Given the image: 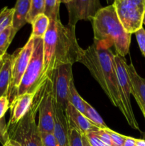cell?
Returning a JSON list of instances; mask_svg holds the SVG:
<instances>
[{"label":"cell","mask_w":145,"mask_h":146,"mask_svg":"<svg viewBox=\"0 0 145 146\" xmlns=\"http://www.w3.org/2000/svg\"><path fill=\"white\" fill-rule=\"evenodd\" d=\"M34 37L30 36L25 45L17 49L14 54H11V78L7 93V97L10 104L17 96L18 88L31 59V54L34 50Z\"/></svg>","instance_id":"ba28073f"},{"label":"cell","mask_w":145,"mask_h":146,"mask_svg":"<svg viewBox=\"0 0 145 146\" xmlns=\"http://www.w3.org/2000/svg\"><path fill=\"white\" fill-rule=\"evenodd\" d=\"M55 101L53 94L52 81L47 78L44 86L42 97L38 109V128L40 133L53 132Z\"/></svg>","instance_id":"30bf717a"},{"label":"cell","mask_w":145,"mask_h":146,"mask_svg":"<svg viewBox=\"0 0 145 146\" xmlns=\"http://www.w3.org/2000/svg\"><path fill=\"white\" fill-rule=\"evenodd\" d=\"M49 24L50 19L45 14H41L37 16L31 22V36L43 38L48 30Z\"/></svg>","instance_id":"ac0fdd59"},{"label":"cell","mask_w":145,"mask_h":146,"mask_svg":"<svg viewBox=\"0 0 145 146\" xmlns=\"http://www.w3.org/2000/svg\"><path fill=\"white\" fill-rule=\"evenodd\" d=\"M79 63L88 68L112 105L119 108L123 113V106L118 88L115 54L110 48L94 42L84 50Z\"/></svg>","instance_id":"7a4b0ae2"},{"label":"cell","mask_w":145,"mask_h":146,"mask_svg":"<svg viewBox=\"0 0 145 146\" xmlns=\"http://www.w3.org/2000/svg\"><path fill=\"white\" fill-rule=\"evenodd\" d=\"M106 131L110 135L112 146H124V143H125L127 137L126 135L118 133L109 129V128H106Z\"/></svg>","instance_id":"4316f807"},{"label":"cell","mask_w":145,"mask_h":146,"mask_svg":"<svg viewBox=\"0 0 145 146\" xmlns=\"http://www.w3.org/2000/svg\"><path fill=\"white\" fill-rule=\"evenodd\" d=\"M135 146H145V140L144 139H137L136 141V145Z\"/></svg>","instance_id":"d590c367"},{"label":"cell","mask_w":145,"mask_h":146,"mask_svg":"<svg viewBox=\"0 0 145 146\" xmlns=\"http://www.w3.org/2000/svg\"><path fill=\"white\" fill-rule=\"evenodd\" d=\"M87 139L89 141L91 146H106L102 143V141L98 138L95 132H90L85 134Z\"/></svg>","instance_id":"4dcf8cb0"},{"label":"cell","mask_w":145,"mask_h":146,"mask_svg":"<svg viewBox=\"0 0 145 146\" xmlns=\"http://www.w3.org/2000/svg\"><path fill=\"white\" fill-rule=\"evenodd\" d=\"M34 37V36H33ZM44 74V40L34 37V46L31 59L18 88V96L37 91L45 80Z\"/></svg>","instance_id":"5b68a950"},{"label":"cell","mask_w":145,"mask_h":146,"mask_svg":"<svg viewBox=\"0 0 145 146\" xmlns=\"http://www.w3.org/2000/svg\"><path fill=\"white\" fill-rule=\"evenodd\" d=\"M140 51L145 57V29L142 27L134 33Z\"/></svg>","instance_id":"83f0119b"},{"label":"cell","mask_w":145,"mask_h":146,"mask_svg":"<svg viewBox=\"0 0 145 146\" xmlns=\"http://www.w3.org/2000/svg\"><path fill=\"white\" fill-rule=\"evenodd\" d=\"M36 92L37 91L34 93H27L23 95L18 96L14 98V101L10 104L11 115L9 121L7 125V126H11L16 124L25 115L29 108Z\"/></svg>","instance_id":"5bb4252c"},{"label":"cell","mask_w":145,"mask_h":146,"mask_svg":"<svg viewBox=\"0 0 145 146\" xmlns=\"http://www.w3.org/2000/svg\"><path fill=\"white\" fill-rule=\"evenodd\" d=\"M14 8L4 7L0 10V34L8 27L12 26Z\"/></svg>","instance_id":"cb8c5ba5"},{"label":"cell","mask_w":145,"mask_h":146,"mask_svg":"<svg viewBox=\"0 0 145 146\" xmlns=\"http://www.w3.org/2000/svg\"><path fill=\"white\" fill-rule=\"evenodd\" d=\"M16 33L12 26H11L0 34V54L2 55L7 54V49Z\"/></svg>","instance_id":"ffe728a7"},{"label":"cell","mask_w":145,"mask_h":146,"mask_svg":"<svg viewBox=\"0 0 145 146\" xmlns=\"http://www.w3.org/2000/svg\"><path fill=\"white\" fill-rule=\"evenodd\" d=\"M45 0H31V8L27 17V23L31 24L38 15L44 14Z\"/></svg>","instance_id":"603a6c76"},{"label":"cell","mask_w":145,"mask_h":146,"mask_svg":"<svg viewBox=\"0 0 145 146\" xmlns=\"http://www.w3.org/2000/svg\"><path fill=\"white\" fill-rule=\"evenodd\" d=\"M9 107L10 103L7 96H3L0 97V121L4 118Z\"/></svg>","instance_id":"f1b7e54d"},{"label":"cell","mask_w":145,"mask_h":146,"mask_svg":"<svg viewBox=\"0 0 145 146\" xmlns=\"http://www.w3.org/2000/svg\"><path fill=\"white\" fill-rule=\"evenodd\" d=\"M94 42L110 48L114 46L116 54L125 57L129 54L132 34L125 31L113 5L102 7L91 20Z\"/></svg>","instance_id":"3957f363"},{"label":"cell","mask_w":145,"mask_h":146,"mask_svg":"<svg viewBox=\"0 0 145 146\" xmlns=\"http://www.w3.org/2000/svg\"><path fill=\"white\" fill-rule=\"evenodd\" d=\"M95 133L98 136V138L102 141L104 144L106 146H112V140H111L110 135L108 133L106 129H100L99 131H95Z\"/></svg>","instance_id":"f546056e"},{"label":"cell","mask_w":145,"mask_h":146,"mask_svg":"<svg viewBox=\"0 0 145 146\" xmlns=\"http://www.w3.org/2000/svg\"><path fill=\"white\" fill-rule=\"evenodd\" d=\"M106 1H107V4H109V5H111V4H113V2H114V1H115V0H106Z\"/></svg>","instance_id":"74e56055"},{"label":"cell","mask_w":145,"mask_h":146,"mask_svg":"<svg viewBox=\"0 0 145 146\" xmlns=\"http://www.w3.org/2000/svg\"><path fill=\"white\" fill-rule=\"evenodd\" d=\"M60 4H61L60 0H45L44 14H45L49 18V19H60Z\"/></svg>","instance_id":"7402d4cb"},{"label":"cell","mask_w":145,"mask_h":146,"mask_svg":"<svg viewBox=\"0 0 145 146\" xmlns=\"http://www.w3.org/2000/svg\"><path fill=\"white\" fill-rule=\"evenodd\" d=\"M69 124V146H83L82 134L73 125Z\"/></svg>","instance_id":"d4e9b609"},{"label":"cell","mask_w":145,"mask_h":146,"mask_svg":"<svg viewBox=\"0 0 145 146\" xmlns=\"http://www.w3.org/2000/svg\"><path fill=\"white\" fill-rule=\"evenodd\" d=\"M115 61L117 76L118 88L124 109L122 114L131 128L141 132L139 123L135 118L131 104V85L129 75L126 68V60L125 57L115 54Z\"/></svg>","instance_id":"52a82bcc"},{"label":"cell","mask_w":145,"mask_h":146,"mask_svg":"<svg viewBox=\"0 0 145 146\" xmlns=\"http://www.w3.org/2000/svg\"><path fill=\"white\" fill-rule=\"evenodd\" d=\"M131 85V94L136 100L142 113H145V79L136 72L133 64H126Z\"/></svg>","instance_id":"7c38bea8"},{"label":"cell","mask_w":145,"mask_h":146,"mask_svg":"<svg viewBox=\"0 0 145 146\" xmlns=\"http://www.w3.org/2000/svg\"><path fill=\"white\" fill-rule=\"evenodd\" d=\"M65 115L68 123L75 127L82 135L100 130V128L90 122L84 114L75 109L71 104H68L65 111Z\"/></svg>","instance_id":"9a60e30c"},{"label":"cell","mask_w":145,"mask_h":146,"mask_svg":"<svg viewBox=\"0 0 145 146\" xmlns=\"http://www.w3.org/2000/svg\"><path fill=\"white\" fill-rule=\"evenodd\" d=\"M4 55H5V54H4ZM4 55H2V54H0V63H1V61H2L3 57H4Z\"/></svg>","instance_id":"f35d334b"},{"label":"cell","mask_w":145,"mask_h":146,"mask_svg":"<svg viewBox=\"0 0 145 146\" xmlns=\"http://www.w3.org/2000/svg\"><path fill=\"white\" fill-rule=\"evenodd\" d=\"M85 115L90 122H92L94 125H96L100 129H106L108 128L107 125L104 122L102 117L95 111V108L88 102L86 103Z\"/></svg>","instance_id":"44dd1931"},{"label":"cell","mask_w":145,"mask_h":146,"mask_svg":"<svg viewBox=\"0 0 145 146\" xmlns=\"http://www.w3.org/2000/svg\"><path fill=\"white\" fill-rule=\"evenodd\" d=\"M69 104H71L75 109L78 110L81 113H85V108H86V101L82 99V97L80 96L78 92L75 88L74 81L71 82L70 86L69 91Z\"/></svg>","instance_id":"d6986e66"},{"label":"cell","mask_w":145,"mask_h":146,"mask_svg":"<svg viewBox=\"0 0 145 146\" xmlns=\"http://www.w3.org/2000/svg\"><path fill=\"white\" fill-rule=\"evenodd\" d=\"M143 115H144V119H145V113L143 114ZM142 139L145 140V132L143 133V138H142Z\"/></svg>","instance_id":"ab89813d"},{"label":"cell","mask_w":145,"mask_h":146,"mask_svg":"<svg viewBox=\"0 0 145 146\" xmlns=\"http://www.w3.org/2000/svg\"><path fill=\"white\" fill-rule=\"evenodd\" d=\"M72 64H62L57 67L48 78L52 81L54 101L65 112L69 104L70 86L73 81Z\"/></svg>","instance_id":"9c48e42d"},{"label":"cell","mask_w":145,"mask_h":146,"mask_svg":"<svg viewBox=\"0 0 145 146\" xmlns=\"http://www.w3.org/2000/svg\"><path fill=\"white\" fill-rule=\"evenodd\" d=\"M143 24H144L145 25V14H144V19H143Z\"/></svg>","instance_id":"60d3db41"},{"label":"cell","mask_w":145,"mask_h":146,"mask_svg":"<svg viewBox=\"0 0 145 146\" xmlns=\"http://www.w3.org/2000/svg\"><path fill=\"white\" fill-rule=\"evenodd\" d=\"M112 5L127 32L134 34L142 28L145 0H115Z\"/></svg>","instance_id":"8992f818"},{"label":"cell","mask_w":145,"mask_h":146,"mask_svg":"<svg viewBox=\"0 0 145 146\" xmlns=\"http://www.w3.org/2000/svg\"><path fill=\"white\" fill-rule=\"evenodd\" d=\"M42 146H59L53 133H40Z\"/></svg>","instance_id":"484cf974"},{"label":"cell","mask_w":145,"mask_h":146,"mask_svg":"<svg viewBox=\"0 0 145 146\" xmlns=\"http://www.w3.org/2000/svg\"><path fill=\"white\" fill-rule=\"evenodd\" d=\"M1 62L0 63V68H1Z\"/></svg>","instance_id":"b9f144b4"},{"label":"cell","mask_w":145,"mask_h":146,"mask_svg":"<svg viewBox=\"0 0 145 146\" xmlns=\"http://www.w3.org/2000/svg\"><path fill=\"white\" fill-rule=\"evenodd\" d=\"M7 141V127L5 121L3 118L0 121V143L4 145Z\"/></svg>","instance_id":"1f68e13d"},{"label":"cell","mask_w":145,"mask_h":146,"mask_svg":"<svg viewBox=\"0 0 145 146\" xmlns=\"http://www.w3.org/2000/svg\"><path fill=\"white\" fill-rule=\"evenodd\" d=\"M2 146H21L18 143H17L16 141H14V140L11 139H7V141H6L5 143Z\"/></svg>","instance_id":"836d02e7"},{"label":"cell","mask_w":145,"mask_h":146,"mask_svg":"<svg viewBox=\"0 0 145 146\" xmlns=\"http://www.w3.org/2000/svg\"><path fill=\"white\" fill-rule=\"evenodd\" d=\"M31 8V0H17L14 7L12 27L16 32L27 24V17Z\"/></svg>","instance_id":"2e32d148"},{"label":"cell","mask_w":145,"mask_h":146,"mask_svg":"<svg viewBox=\"0 0 145 146\" xmlns=\"http://www.w3.org/2000/svg\"><path fill=\"white\" fill-rule=\"evenodd\" d=\"M53 134L59 146H69V124L65 112L55 104Z\"/></svg>","instance_id":"4fadbf2b"},{"label":"cell","mask_w":145,"mask_h":146,"mask_svg":"<svg viewBox=\"0 0 145 146\" xmlns=\"http://www.w3.org/2000/svg\"><path fill=\"white\" fill-rule=\"evenodd\" d=\"M136 138L127 136L125 143H124V146H135V145H136Z\"/></svg>","instance_id":"d6a6232c"},{"label":"cell","mask_w":145,"mask_h":146,"mask_svg":"<svg viewBox=\"0 0 145 146\" xmlns=\"http://www.w3.org/2000/svg\"><path fill=\"white\" fill-rule=\"evenodd\" d=\"M44 40V74L45 80L62 64L79 62L84 52L75 36V27L64 25L61 19H50Z\"/></svg>","instance_id":"6da1fadb"},{"label":"cell","mask_w":145,"mask_h":146,"mask_svg":"<svg viewBox=\"0 0 145 146\" xmlns=\"http://www.w3.org/2000/svg\"><path fill=\"white\" fill-rule=\"evenodd\" d=\"M68 11V24L75 27L80 20L90 21L102 8L100 0H72L66 4Z\"/></svg>","instance_id":"8fae6325"},{"label":"cell","mask_w":145,"mask_h":146,"mask_svg":"<svg viewBox=\"0 0 145 146\" xmlns=\"http://www.w3.org/2000/svg\"><path fill=\"white\" fill-rule=\"evenodd\" d=\"M12 56L5 54L1 61L0 68V97L7 96L11 78Z\"/></svg>","instance_id":"e0dca14e"},{"label":"cell","mask_w":145,"mask_h":146,"mask_svg":"<svg viewBox=\"0 0 145 146\" xmlns=\"http://www.w3.org/2000/svg\"><path fill=\"white\" fill-rule=\"evenodd\" d=\"M46 80V79H45ZM44 83L38 88L25 115L11 126H7V139L16 141L21 146H42L36 117L39 109Z\"/></svg>","instance_id":"277c9868"},{"label":"cell","mask_w":145,"mask_h":146,"mask_svg":"<svg viewBox=\"0 0 145 146\" xmlns=\"http://www.w3.org/2000/svg\"><path fill=\"white\" fill-rule=\"evenodd\" d=\"M82 144H83V146H91L90 144L89 141L87 139L85 135H82Z\"/></svg>","instance_id":"e575fe53"},{"label":"cell","mask_w":145,"mask_h":146,"mask_svg":"<svg viewBox=\"0 0 145 146\" xmlns=\"http://www.w3.org/2000/svg\"><path fill=\"white\" fill-rule=\"evenodd\" d=\"M71 1H72V0H60V1H61V3H64V4H68V3L71 2Z\"/></svg>","instance_id":"8d00e7d4"}]
</instances>
